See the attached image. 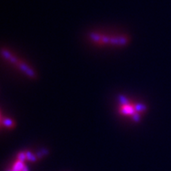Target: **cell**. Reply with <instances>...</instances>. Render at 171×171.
Listing matches in <instances>:
<instances>
[{"instance_id":"obj_1","label":"cell","mask_w":171,"mask_h":171,"mask_svg":"<svg viewBox=\"0 0 171 171\" xmlns=\"http://www.w3.org/2000/svg\"><path fill=\"white\" fill-rule=\"evenodd\" d=\"M89 38L90 42L94 45L101 47L120 48L127 45L130 38L124 33L96 32L90 34Z\"/></svg>"},{"instance_id":"obj_2","label":"cell","mask_w":171,"mask_h":171,"mask_svg":"<svg viewBox=\"0 0 171 171\" xmlns=\"http://www.w3.org/2000/svg\"><path fill=\"white\" fill-rule=\"evenodd\" d=\"M119 111L122 115L130 116L134 120H139V113L146 109L145 105L140 103L134 102L124 97H120L119 98Z\"/></svg>"},{"instance_id":"obj_3","label":"cell","mask_w":171,"mask_h":171,"mask_svg":"<svg viewBox=\"0 0 171 171\" xmlns=\"http://www.w3.org/2000/svg\"><path fill=\"white\" fill-rule=\"evenodd\" d=\"M3 55L4 57L6 58V59H7L10 63H12V64L14 63V65L16 68H18L19 70L22 71V72L25 73V74L27 75L29 77L33 78V76H35V74H34V72L33 71V70L31 69V68H29V67L26 66V65L24 63L23 61L21 60L20 59L17 58L16 56H14L13 55H10V53H9V52L7 51V50H3Z\"/></svg>"},{"instance_id":"obj_4","label":"cell","mask_w":171,"mask_h":171,"mask_svg":"<svg viewBox=\"0 0 171 171\" xmlns=\"http://www.w3.org/2000/svg\"><path fill=\"white\" fill-rule=\"evenodd\" d=\"M4 122H5V124L7 126V127H10V126H11L12 124H13V122H12V120H8V119L6 120H4Z\"/></svg>"}]
</instances>
